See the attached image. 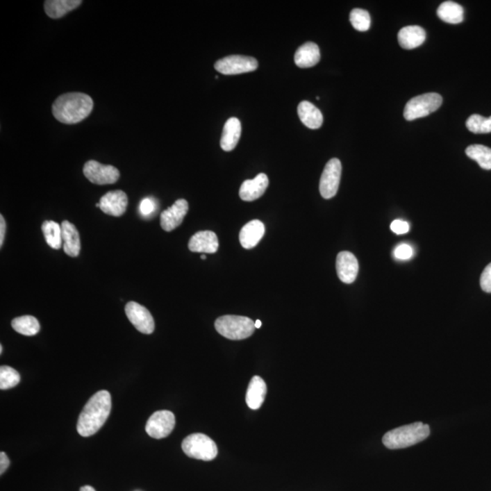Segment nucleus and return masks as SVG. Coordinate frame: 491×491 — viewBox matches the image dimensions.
I'll return each mask as SVG.
<instances>
[{"label": "nucleus", "instance_id": "obj_4", "mask_svg": "<svg viewBox=\"0 0 491 491\" xmlns=\"http://www.w3.org/2000/svg\"><path fill=\"white\" fill-rule=\"evenodd\" d=\"M215 328L222 336L231 340L248 339L254 333L255 322L248 317L226 315L219 317Z\"/></svg>", "mask_w": 491, "mask_h": 491}, {"label": "nucleus", "instance_id": "obj_15", "mask_svg": "<svg viewBox=\"0 0 491 491\" xmlns=\"http://www.w3.org/2000/svg\"><path fill=\"white\" fill-rule=\"evenodd\" d=\"M269 186V178L260 173L255 178L243 182L240 190V199L244 201H254L263 196Z\"/></svg>", "mask_w": 491, "mask_h": 491}, {"label": "nucleus", "instance_id": "obj_19", "mask_svg": "<svg viewBox=\"0 0 491 491\" xmlns=\"http://www.w3.org/2000/svg\"><path fill=\"white\" fill-rule=\"evenodd\" d=\"M399 45L404 49H413L422 46L426 40V32L422 26H408L398 34Z\"/></svg>", "mask_w": 491, "mask_h": 491}, {"label": "nucleus", "instance_id": "obj_39", "mask_svg": "<svg viewBox=\"0 0 491 491\" xmlns=\"http://www.w3.org/2000/svg\"><path fill=\"white\" fill-rule=\"evenodd\" d=\"M261 325H263V323H261L260 319L256 320V322H255L256 328H260L261 327Z\"/></svg>", "mask_w": 491, "mask_h": 491}, {"label": "nucleus", "instance_id": "obj_38", "mask_svg": "<svg viewBox=\"0 0 491 491\" xmlns=\"http://www.w3.org/2000/svg\"><path fill=\"white\" fill-rule=\"evenodd\" d=\"M79 491H96L95 489H94L93 487L91 486H84L81 487V490Z\"/></svg>", "mask_w": 491, "mask_h": 491}, {"label": "nucleus", "instance_id": "obj_12", "mask_svg": "<svg viewBox=\"0 0 491 491\" xmlns=\"http://www.w3.org/2000/svg\"><path fill=\"white\" fill-rule=\"evenodd\" d=\"M188 211H189V203L186 199H178L172 207L161 213V228L167 232L174 231L181 225Z\"/></svg>", "mask_w": 491, "mask_h": 491}, {"label": "nucleus", "instance_id": "obj_18", "mask_svg": "<svg viewBox=\"0 0 491 491\" xmlns=\"http://www.w3.org/2000/svg\"><path fill=\"white\" fill-rule=\"evenodd\" d=\"M63 228V249L65 253L69 257L76 258L81 252V237L78 229L72 223L64 220L61 224Z\"/></svg>", "mask_w": 491, "mask_h": 491}, {"label": "nucleus", "instance_id": "obj_30", "mask_svg": "<svg viewBox=\"0 0 491 491\" xmlns=\"http://www.w3.org/2000/svg\"><path fill=\"white\" fill-rule=\"evenodd\" d=\"M20 382L19 373L10 366L0 367V389H13Z\"/></svg>", "mask_w": 491, "mask_h": 491}, {"label": "nucleus", "instance_id": "obj_23", "mask_svg": "<svg viewBox=\"0 0 491 491\" xmlns=\"http://www.w3.org/2000/svg\"><path fill=\"white\" fill-rule=\"evenodd\" d=\"M298 114L301 122L307 128L317 129L323 124V115L322 111L314 106L313 103L302 101L298 106Z\"/></svg>", "mask_w": 491, "mask_h": 491}, {"label": "nucleus", "instance_id": "obj_5", "mask_svg": "<svg viewBox=\"0 0 491 491\" xmlns=\"http://www.w3.org/2000/svg\"><path fill=\"white\" fill-rule=\"evenodd\" d=\"M181 447L185 454L196 460L210 461L217 455L216 443L205 434L190 435L183 440Z\"/></svg>", "mask_w": 491, "mask_h": 491}, {"label": "nucleus", "instance_id": "obj_13", "mask_svg": "<svg viewBox=\"0 0 491 491\" xmlns=\"http://www.w3.org/2000/svg\"><path fill=\"white\" fill-rule=\"evenodd\" d=\"M101 210L103 213L113 217H120L126 213L128 208V196L122 190L110 191L102 197L101 201Z\"/></svg>", "mask_w": 491, "mask_h": 491}, {"label": "nucleus", "instance_id": "obj_29", "mask_svg": "<svg viewBox=\"0 0 491 491\" xmlns=\"http://www.w3.org/2000/svg\"><path fill=\"white\" fill-rule=\"evenodd\" d=\"M467 129L475 134H487L491 132V117H484L481 115L474 114L467 119L466 122Z\"/></svg>", "mask_w": 491, "mask_h": 491}, {"label": "nucleus", "instance_id": "obj_34", "mask_svg": "<svg viewBox=\"0 0 491 491\" xmlns=\"http://www.w3.org/2000/svg\"><path fill=\"white\" fill-rule=\"evenodd\" d=\"M481 289L487 293H491V263L485 267L481 277Z\"/></svg>", "mask_w": 491, "mask_h": 491}, {"label": "nucleus", "instance_id": "obj_37", "mask_svg": "<svg viewBox=\"0 0 491 491\" xmlns=\"http://www.w3.org/2000/svg\"><path fill=\"white\" fill-rule=\"evenodd\" d=\"M5 233L6 222L4 219V217H3L2 215H0V247H1V248L3 246V243H4Z\"/></svg>", "mask_w": 491, "mask_h": 491}, {"label": "nucleus", "instance_id": "obj_9", "mask_svg": "<svg viewBox=\"0 0 491 491\" xmlns=\"http://www.w3.org/2000/svg\"><path fill=\"white\" fill-rule=\"evenodd\" d=\"M342 166L338 158H332L326 164L319 182V191L323 198L329 199L336 196L340 183Z\"/></svg>", "mask_w": 491, "mask_h": 491}, {"label": "nucleus", "instance_id": "obj_6", "mask_svg": "<svg viewBox=\"0 0 491 491\" xmlns=\"http://www.w3.org/2000/svg\"><path fill=\"white\" fill-rule=\"evenodd\" d=\"M442 104V97L437 93H427L411 99L406 104L404 117L408 122H413L420 117L428 116L429 114L439 110Z\"/></svg>", "mask_w": 491, "mask_h": 491}, {"label": "nucleus", "instance_id": "obj_26", "mask_svg": "<svg viewBox=\"0 0 491 491\" xmlns=\"http://www.w3.org/2000/svg\"><path fill=\"white\" fill-rule=\"evenodd\" d=\"M11 326L17 333L24 336H35L40 331V324L33 316H22L16 317L11 322Z\"/></svg>", "mask_w": 491, "mask_h": 491}, {"label": "nucleus", "instance_id": "obj_14", "mask_svg": "<svg viewBox=\"0 0 491 491\" xmlns=\"http://www.w3.org/2000/svg\"><path fill=\"white\" fill-rule=\"evenodd\" d=\"M336 269L341 281L346 284L353 283L358 273L357 258L351 252H340L337 257Z\"/></svg>", "mask_w": 491, "mask_h": 491}, {"label": "nucleus", "instance_id": "obj_7", "mask_svg": "<svg viewBox=\"0 0 491 491\" xmlns=\"http://www.w3.org/2000/svg\"><path fill=\"white\" fill-rule=\"evenodd\" d=\"M214 67L217 72L223 75H239L255 72L258 69V63L252 57L231 55L217 60Z\"/></svg>", "mask_w": 491, "mask_h": 491}, {"label": "nucleus", "instance_id": "obj_25", "mask_svg": "<svg viewBox=\"0 0 491 491\" xmlns=\"http://www.w3.org/2000/svg\"><path fill=\"white\" fill-rule=\"evenodd\" d=\"M438 16L449 24H460L464 19V10L460 4L453 1L443 2L438 8Z\"/></svg>", "mask_w": 491, "mask_h": 491}, {"label": "nucleus", "instance_id": "obj_3", "mask_svg": "<svg viewBox=\"0 0 491 491\" xmlns=\"http://www.w3.org/2000/svg\"><path fill=\"white\" fill-rule=\"evenodd\" d=\"M431 434L429 426L422 422L396 428L384 435L382 442L390 449L408 448L425 440Z\"/></svg>", "mask_w": 491, "mask_h": 491}, {"label": "nucleus", "instance_id": "obj_32", "mask_svg": "<svg viewBox=\"0 0 491 491\" xmlns=\"http://www.w3.org/2000/svg\"><path fill=\"white\" fill-rule=\"evenodd\" d=\"M413 249L411 248L410 245H408V244H401V245L397 246L396 249H394V257H395L397 260H410V258L413 257Z\"/></svg>", "mask_w": 491, "mask_h": 491}, {"label": "nucleus", "instance_id": "obj_41", "mask_svg": "<svg viewBox=\"0 0 491 491\" xmlns=\"http://www.w3.org/2000/svg\"><path fill=\"white\" fill-rule=\"evenodd\" d=\"M201 258H202V260H206V255H205V254H202Z\"/></svg>", "mask_w": 491, "mask_h": 491}, {"label": "nucleus", "instance_id": "obj_11", "mask_svg": "<svg viewBox=\"0 0 491 491\" xmlns=\"http://www.w3.org/2000/svg\"><path fill=\"white\" fill-rule=\"evenodd\" d=\"M125 313L132 325L143 334H152L155 329L154 319L144 306L131 301L126 305Z\"/></svg>", "mask_w": 491, "mask_h": 491}, {"label": "nucleus", "instance_id": "obj_20", "mask_svg": "<svg viewBox=\"0 0 491 491\" xmlns=\"http://www.w3.org/2000/svg\"><path fill=\"white\" fill-rule=\"evenodd\" d=\"M267 395V385L264 379L254 376L247 390L246 402L251 410H258L263 406Z\"/></svg>", "mask_w": 491, "mask_h": 491}, {"label": "nucleus", "instance_id": "obj_2", "mask_svg": "<svg viewBox=\"0 0 491 491\" xmlns=\"http://www.w3.org/2000/svg\"><path fill=\"white\" fill-rule=\"evenodd\" d=\"M93 107V99L87 94L66 93L58 97L53 103L52 114L58 122L63 124H76L90 116Z\"/></svg>", "mask_w": 491, "mask_h": 491}, {"label": "nucleus", "instance_id": "obj_40", "mask_svg": "<svg viewBox=\"0 0 491 491\" xmlns=\"http://www.w3.org/2000/svg\"><path fill=\"white\" fill-rule=\"evenodd\" d=\"M2 352H3V346L0 345V353H1V354H2Z\"/></svg>", "mask_w": 491, "mask_h": 491}, {"label": "nucleus", "instance_id": "obj_21", "mask_svg": "<svg viewBox=\"0 0 491 491\" xmlns=\"http://www.w3.org/2000/svg\"><path fill=\"white\" fill-rule=\"evenodd\" d=\"M241 123L237 117H231L223 128L220 147L223 151H232L236 148L240 139Z\"/></svg>", "mask_w": 491, "mask_h": 491}, {"label": "nucleus", "instance_id": "obj_22", "mask_svg": "<svg viewBox=\"0 0 491 491\" xmlns=\"http://www.w3.org/2000/svg\"><path fill=\"white\" fill-rule=\"evenodd\" d=\"M295 63L301 69H308L316 66L320 60L319 46L313 42H307L299 47L295 53Z\"/></svg>", "mask_w": 491, "mask_h": 491}, {"label": "nucleus", "instance_id": "obj_17", "mask_svg": "<svg viewBox=\"0 0 491 491\" xmlns=\"http://www.w3.org/2000/svg\"><path fill=\"white\" fill-rule=\"evenodd\" d=\"M265 234V226L260 220H251L247 223L240 233L241 246L246 249H251L260 243Z\"/></svg>", "mask_w": 491, "mask_h": 491}, {"label": "nucleus", "instance_id": "obj_8", "mask_svg": "<svg viewBox=\"0 0 491 491\" xmlns=\"http://www.w3.org/2000/svg\"><path fill=\"white\" fill-rule=\"evenodd\" d=\"M83 173L91 183L97 185L116 183L120 176L117 167L111 165H103L96 160L88 161L84 165Z\"/></svg>", "mask_w": 491, "mask_h": 491}, {"label": "nucleus", "instance_id": "obj_28", "mask_svg": "<svg viewBox=\"0 0 491 491\" xmlns=\"http://www.w3.org/2000/svg\"><path fill=\"white\" fill-rule=\"evenodd\" d=\"M467 157L477 161L483 169H491V149L483 145H472L466 149Z\"/></svg>", "mask_w": 491, "mask_h": 491}, {"label": "nucleus", "instance_id": "obj_10", "mask_svg": "<svg viewBox=\"0 0 491 491\" xmlns=\"http://www.w3.org/2000/svg\"><path fill=\"white\" fill-rule=\"evenodd\" d=\"M174 414L169 410L157 411L149 417L146 425V431L149 436L160 440L169 436L175 428Z\"/></svg>", "mask_w": 491, "mask_h": 491}, {"label": "nucleus", "instance_id": "obj_31", "mask_svg": "<svg viewBox=\"0 0 491 491\" xmlns=\"http://www.w3.org/2000/svg\"><path fill=\"white\" fill-rule=\"evenodd\" d=\"M349 20H351L353 28L360 32L369 31L370 24H372L369 13L367 10H360V8H355L351 11L349 15Z\"/></svg>", "mask_w": 491, "mask_h": 491}, {"label": "nucleus", "instance_id": "obj_27", "mask_svg": "<svg viewBox=\"0 0 491 491\" xmlns=\"http://www.w3.org/2000/svg\"><path fill=\"white\" fill-rule=\"evenodd\" d=\"M42 232L46 242L51 248L60 249L63 245V228L58 223L48 220L42 224Z\"/></svg>", "mask_w": 491, "mask_h": 491}, {"label": "nucleus", "instance_id": "obj_1", "mask_svg": "<svg viewBox=\"0 0 491 491\" xmlns=\"http://www.w3.org/2000/svg\"><path fill=\"white\" fill-rule=\"evenodd\" d=\"M113 402L110 393L101 390L94 394L85 405L78 420V434L82 437H90L103 427L110 416Z\"/></svg>", "mask_w": 491, "mask_h": 491}, {"label": "nucleus", "instance_id": "obj_33", "mask_svg": "<svg viewBox=\"0 0 491 491\" xmlns=\"http://www.w3.org/2000/svg\"><path fill=\"white\" fill-rule=\"evenodd\" d=\"M156 210V202L151 198L142 199L140 205V211L143 217H149Z\"/></svg>", "mask_w": 491, "mask_h": 491}, {"label": "nucleus", "instance_id": "obj_24", "mask_svg": "<svg viewBox=\"0 0 491 491\" xmlns=\"http://www.w3.org/2000/svg\"><path fill=\"white\" fill-rule=\"evenodd\" d=\"M82 4L81 0H47L44 8L51 19H60Z\"/></svg>", "mask_w": 491, "mask_h": 491}, {"label": "nucleus", "instance_id": "obj_35", "mask_svg": "<svg viewBox=\"0 0 491 491\" xmlns=\"http://www.w3.org/2000/svg\"><path fill=\"white\" fill-rule=\"evenodd\" d=\"M390 228L394 233L402 235L408 233V231H410V226H408V222H403V220L397 219L391 223Z\"/></svg>", "mask_w": 491, "mask_h": 491}, {"label": "nucleus", "instance_id": "obj_16", "mask_svg": "<svg viewBox=\"0 0 491 491\" xmlns=\"http://www.w3.org/2000/svg\"><path fill=\"white\" fill-rule=\"evenodd\" d=\"M189 249L192 252L213 254L219 249V240L213 231L197 232L190 240Z\"/></svg>", "mask_w": 491, "mask_h": 491}, {"label": "nucleus", "instance_id": "obj_36", "mask_svg": "<svg viewBox=\"0 0 491 491\" xmlns=\"http://www.w3.org/2000/svg\"><path fill=\"white\" fill-rule=\"evenodd\" d=\"M10 465V458L5 452H0V474H4L6 470Z\"/></svg>", "mask_w": 491, "mask_h": 491}]
</instances>
